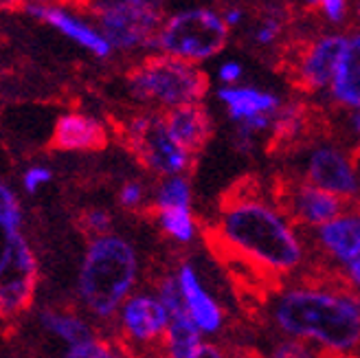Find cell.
Segmentation results:
<instances>
[{
  "mask_svg": "<svg viewBox=\"0 0 360 358\" xmlns=\"http://www.w3.org/2000/svg\"><path fill=\"white\" fill-rule=\"evenodd\" d=\"M205 234L215 253L275 286L308 264L301 231L288 220L273 193L255 181L229 189Z\"/></svg>",
  "mask_w": 360,
  "mask_h": 358,
  "instance_id": "6da1fadb",
  "label": "cell"
},
{
  "mask_svg": "<svg viewBox=\"0 0 360 358\" xmlns=\"http://www.w3.org/2000/svg\"><path fill=\"white\" fill-rule=\"evenodd\" d=\"M266 314L283 338L310 345L328 358L360 352V297L338 273L323 266L319 273L270 290Z\"/></svg>",
  "mask_w": 360,
  "mask_h": 358,
  "instance_id": "7a4b0ae2",
  "label": "cell"
},
{
  "mask_svg": "<svg viewBox=\"0 0 360 358\" xmlns=\"http://www.w3.org/2000/svg\"><path fill=\"white\" fill-rule=\"evenodd\" d=\"M143 286V257L136 242L112 231L90 238L75 275V306L105 332L117 310Z\"/></svg>",
  "mask_w": 360,
  "mask_h": 358,
  "instance_id": "3957f363",
  "label": "cell"
},
{
  "mask_svg": "<svg viewBox=\"0 0 360 358\" xmlns=\"http://www.w3.org/2000/svg\"><path fill=\"white\" fill-rule=\"evenodd\" d=\"M125 88L141 110L165 115L183 106L202 103L209 77L200 66L154 53L130 70Z\"/></svg>",
  "mask_w": 360,
  "mask_h": 358,
  "instance_id": "277c9868",
  "label": "cell"
},
{
  "mask_svg": "<svg viewBox=\"0 0 360 358\" xmlns=\"http://www.w3.org/2000/svg\"><path fill=\"white\" fill-rule=\"evenodd\" d=\"M231 29L213 7H187L165 15L154 51L180 62L200 66L226 49Z\"/></svg>",
  "mask_w": 360,
  "mask_h": 358,
  "instance_id": "5b68a950",
  "label": "cell"
},
{
  "mask_svg": "<svg viewBox=\"0 0 360 358\" xmlns=\"http://www.w3.org/2000/svg\"><path fill=\"white\" fill-rule=\"evenodd\" d=\"M121 141L154 181L167 176H189L195 156L172 136L160 113L139 110L121 123Z\"/></svg>",
  "mask_w": 360,
  "mask_h": 358,
  "instance_id": "8992f818",
  "label": "cell"
},
{
  "mask_svg": "<svg viewBox=\"0 0 360 358\" xmlns=\"http://www.w3.org/2000/svg\"><path fill=\"white\" fill-rule=\"evenodd\" d=\"M169 328V312L152 286H141L117 310L108 334L130 358H160Z\"/></svg>",
  "mask_w": 360,
  "mask_h": 358,
  "instance_id": "52a82bcc",
  "label": "cell"
},
{
  "mask_svg": "<svg viewBox=\"0 0 360 358\" xmlns=\"http://www.w3.org/2000/svg\"><path fill=\"white\" fill-rule=\"evenodd\" d=\"M40 262L25 234L0 240V319L18 324L38 299Z\"/></svg>",
  "mask_w": 360,
  "mask_h": 358,
  "instance_id": "ba28073f",
  "label": "cell"
},
{
  "mask_svg": "<svg viewBox=\"0 0 360 358\" xmlns=\"http://www.w3.org/2000/svg\"><path fill=\"white\" fill-rule=\"evenodd\" d=\"M93 15L112 51H154L158 29L165 20L163 7L130 0H97Z\"/></svg>",
  "mask_w": 360,
  "mask_h": 358,
  "instance_id": "9c48e42d",
  "label": "cell"
},
{
  "mask_svg": "<svg viewBox=\"0 0 360 358\" xmlns=\"http://www.w3.org/2000/svg\"><path fill=\"white\" fill-rule=\"evenodd\" d=\"M358 163L360 160L352 148H345L330 139H321L301 150L299 167L292 176L303 178L305 183L330 191L347 203H354L360 196Z\"/></svg>",
  "mask_w": 360,
  "mask_h": 358,
  "instance_id": "30bf717a",
  "label": "cell"
},
{
  "mask_svg": "<svg viewBox=\"0 0 360 358\" xmlns=\"http://www.w3.org/2000/svg\"><path fill=\"white\" fill-rule=\"evenodd\" d=\"M347 44V33L323 31L303 40L288 58V77L305 95L328 93Z\"/></svg>",
  "mask_w": 360,
  "mask_h": 358,
  "instance_id": "8fae6325",
  "label": "cell"
},
{
  "mask_svg": "<svg viewBox=\"0 0 360 358\" xmlns=\"http://www.w3.org/2000/svg\"><path fill=\"white\" fill-rule=\"evenodd\" d=\"M270 193L288 220L299 231H314L340 216L349 207L347 200L305 183L303 178L292 174L277 178L270 187Z\"/></svg>",
  "mask_w": 360,
  "mask_h": 358,
  "instance_id": "7c38bea8",
  "label": "cell"
},
{
  "mask_svg": "<svg viewBox=\"0 0 360 358\" xmlns=\"http://www.w3.org/2000/svg\"><path fill=\"white\" fill-rule=\"evenodd\" d=\"M215 97H218L226 117L236 123L238 130H246L250 134H255L257 139L262 134L273 132L277 113L283 106L277 93L264 91V88L250 84L220 86L215 91Z\"/></svg>",
  "mask_w": 360,
  "mask_h": 358,
  "instance_id": "4fadbf2b",
  "label": "cell"
},
{
  "mask_svg": "<svg viewBox=\"0 0 360 358\" xmlns=\"http://www.w3.org/2000/svg\"><path fill=\"white\" fill-rule=\"evenodd\" d=\"M305 244L321 257V266L334 273L360 262V200L349 203V207L328 224L310 231V240H305Z\"/></svg>",
  "mask_w": 360,
  "mask_h": 358,
  "instance_id": "5bb4252c",
  "label": "cell"
},
{
  "mask_svg": "<svg viewBox=\"0 0 360 358\" xmlns=\"http://www.w3.org/2000/svg\"><path fill=\"white\" fill-rule=\"evenodd\" d=\"M174 277L183 299V308L202 338L220 336L226 328V310L205 283L200 271L191 260H180L174 268Z\"/></svg>",
  "mask_w": 360,
  "mask_h": 358,
  "instance_id": "9a60e30c",
  "label": "cell"
},
{
  "mask_svg": "<svg viewBox=\"0 0 360 358\" xmlns=\"http://www.w3.org/2000/svg\"><path fill=\"white\" fill-rule=\"evenodd\" d=\"M27 317H31V326L35 328V332H40L42 338H46L51 345H56L53 354H58L66 347H73L77 343H84L88 338L103 332L77 306L44 303V306H33Z\"/></svg>",
  "mask_w": 360,
  "mask_h": 358,
  "instance_id": "2e32d148",
  "label": "cell"
},
{
  "mask_svg": "<svg viewBox=\"0 0 360 358\" xmlns=\"http://www.w3.org/2000/svg\"><path fill=\"white\" fill-rule=\"evenodd\" d=\"M108 125L86 110H66L56 119L51 132V146L66 154H90L108 146Z\"/></svg>",
  "mask_w": 360,
  "mask_h": 358,
  "instance_id": "e0dca14e",
  "label": "cell"
},
{
  "mask_svg": "<svg viewBox=\"0 0 360 358\" xmlns=\"http://www.w3.org/2000/svg\"><path fill=\"white\" fill-rule=\"evenodd\" d=\"M31 15L40 18L42 23L60 31L66 40L75 42L84 51H88L90 56H95L99 60H105L112 56V46L103 38V33L97 29L95 23H88L84 18H79L75 11H70L62 5H46V7H29L27 9Z\"/></svg>",
  "mask_w": 360,
  "mask_h": 358,
  "instance_id": "ac0fdd59",
  "label": "cell"
},
{
  "mask_svg": "<svg viewBox=\"0 0 360 358\" xmlns=\"http://www.w3.org/2000/svg\"><path fill=\"white\" fill-rule=\"evenodd\" d=\"M328 97L340 110H360V27L347 33V44L340 56Z\"/></svg>",
  "mask_w": 360,
  "mask_h": 358,
  "instance_id": "d6986e66",
  "label": "cell"
},
{
  "mask_svg": "<svg viewBox=\"0 0 360 358\" xmlns=\"http://www.w3.org/2000/svg\"><path fill=\"white\" fill-rule=\"evenodd\" d=\"M172 136L189 154L198 156L213 136V119L205 103H191L163 115Z\"/></svg>",
  "mask_w": 360,
  "mask_h": 358,
  "instance_id": "ffe728a7",
  "label": "cell"
},
{
  "mask_svg": "<svg viewBox=\"0 0 360 358\" xmlns=\"http://www.w3.org/2000/svg\"><path fill=\"white\" fill-rule=\"evenodd\" d=\"M152 222L160 238L174 246H191L200 240L205 226L198 220L193 207H167V209H152Z\"/></svg>",
  "mask_w": 360,
  "mask_h": 358,
  "instance_id": "44dd1931",
  "label": "cell"
},
{
  "mask_svg": "<svg viewBox=\"0 0 360 358\" xmlns=\"http://www.w3.org/2000/svg\"><path fill=\"white\" fill-rule=\"evenodd\" d=\"M202 341H205L202 334L195 330L185 310L176 312L169 317V328L165 334L160 358H189Z\"/></svg>",
  "mask_w": 360,
  "mask_h": 358,
  "instance_id": "7402d4cb",
  "label": "cell"
},
{
  "mask_svg": "<svg viewBox=\"0 0 360 358\" xmlns=\"http://www.w3.org/2000/svg\"><path fill=\"white\" fill-rule=\"evenodd\" d=\"M193 207V185L189 176H167L152 183V209Z\"/></svg>",
  "mask_w": 360,
  "mask_h": 358,
  "instance_id": "603a6c76",
  "label": "cell"
},
{
  "mask_svg": "<svg viewBox=\"0 0 360 358\" xmlns=\"http://www.w3.org/2000/svg\"><path fill=\"white\" fill-rule=\"evenodd\" d=\"M27 213L20 196L5 178H0V238L25 234Z\"/></svg>",
  "mask_w": 360,
  "mask_h": 358,
  "instance_id": "cb8c5ba5",
  "label": "cell"
},
{
  "mask_svg": "<svg viewBox=\"0 0 360 358\" xmlns=\"http://www.w3.org/2000/svg\"><path fill=\"white\" fill-rule=\"evenodd\" d=\"M117 205L119 209L141 216V213H150L152 205V183L146 176H132L117 187Z\"/></svg>",
  "mask_w": 360,
  "mask_h": 358,
  "instance_id": "d4e9b609",
  "label": "cell"
},
{
  "mask_svg": "<svg viewBox=\"0 0 360 358\" xmlns=\"http://www.w3.org/2000/svg\"><path fill=\"white\" fill-rule=\"evenodd\" d=\"M49 358H130L108 332H99L84 343L66 347Z\"/></svg>",
  "mask_w": 360,
  "mask_h": 358,
  "instance_id": "484cf974",
  "label": "cell"
},
{
  "mask_svg": "<svg viewBox=\"0 0 360 358\" xmlns=\"http://www.w3.org/2000/svg\"><path fill=\"white\" fill-rule=\"evenodd\" d=\"M285 33V13L270 9L259 15V20L250 29V40L259 49H273Z\"/></svg>",
  "mask_w": 360,
  "mask_h": 358,
  "instance_id": "4316f807",
  "label": "cell"
},
{
  "mask_svg": "<svg viewBox=\"0 0 360 358\" xmlns=\"http://www.w3.org/2000/svg\"><path fill=\"white\" fill-rule=\"evenodd\" d=\"M79 229L84 231V236L88 240L112 234V231L117 229L115 213L108 207H101V205L88 207V209L82 211V216H79Z\"/></svg>",
  "mask_w": 360,
  "mask_h": 358,
  "instance_id": "83f0119b",
  "label": "cell"
},
{
  "mask_svg": "<svg viewBox=\"0 0 360 358\" xmlns=\"http://www.w3.org/2000/svg\"><path fill=\"white\" fill-rule=\"evenodd\" d=\"M53 176H56V172H53L51 165H46V163H31L20 174V189L27 196H38L42 189H46L53 183Z\"/></svg>",
  "mask_w": 360,
  "mask_h": 358,
  "instance_id": "f1b7e54d",
  "label": "cell"
},
{
  "mask_svg": "<svg viewBox=\"0 0 360 358\" xmlns=\"http://www.w3.org/2000/svg\"><path fill=\"white\" fill-rule=\"evenodd\" d=\"M316 11L321 13V18L332 27H343L349 15L354 11L352 0H321Z\"/></svg>",
  "mask_w": 360,
  "mask_h": 358,
  "instance_id": "f546056e",
  "label": "cell"
},
{
  "mask_svg": "<svg viewBox=\"0 0 360 358\" xmlns=\"http://www.w3.org/2000/svg\"><path fill=\"white\" fill-rule=\"evenodd\" d=\"M264 358H328V356H323L321 352H316L310 345H303L299 341H288V338H283V341L279 345H275V350Z\"/></svg>",
  "mask_w": 360,
  "mask_h": 358,
  "instance_id": "4dcf8cb0",
  "label": "cell"
},
{
  "mask_svg": "<svg viewBox=\"0 0 360 358\" xmlns=\"http://www.w3.org/2000/svg\"><path fill=\"white\" fill-rule=\"evenodd\" d=\"M189 358H246V356L242 352H236L229 345H222L218 341H207L205 338Z\"/></svg>",
  "mask_w": 360,
  "mask_h": 358,
  "instance_id": "1f68e13d",
  "label": "cell"
},
{
  "mask_svg": "<svg viewBox=\"0 0 360 358\" xmlns=\"http://www.w3.org/2000/svg\"><path fill=\"white\" fill-rule=\"evenodd\" d=\"M244 77V66L238 60H224L215 68V79L220 82V86H238L242 84Z\"/></svg>",
  "mask_w": 360,
  "mask_h": 358,
  "instance_id": "d6a6232c",
  "label": "cell"
},
{
  "mask_svg": "<svg viewBox=\"0 0 360 358\" xmlns=\"http://www.w3.org/2000/svg\"><path fill=\"white\" fill-rule=\"evenodd\" d=\"M222 20H224V25L233 31V29H238L244 20H246V11L240 7V5H229V7H224L222 11Z\"/></svg>",
  "mask_w": 360,
  "mask_h": 358,
  "instance_id": "836d02e7",
  "label": "cell"
},
{
  "mask_svg": "<svg viewBox=\"0 0 360 358\" xmlns=\"http://www.w3.org/2000/svg\"><path fill=\"white\" fill-rule=\"evenodd\" d=\"M338 275L343 277V281L360 297V262L349 264L347 268H343V271H338Z\"/></svg>",
  "mask_w": 360,
  "mask_h": 358,
  "instance_id": "e575fe53",
  "label": "cell"
},
{
  "mask_svg": "<svg viewBox=\"0 0 360 358\" xmlns=\"http://www.w3.org/2000/svg\"><path fill=\"white\" fill-rule=\"evenodd\" d=\"M349 132L354 136V154L360 160V110L358 113H349Z\"/></svg>",
  "mask_w": 360,
  "mask_h": 358,
  "instance_id": "d590c367",
  "label": "cell"
},
{
  "mask_svg": "<svg viewBox=\"0 0 360 358\" xmlns=\"http://www.w3.org/2000/svg\"><path fill=\"white\" fill-rule=\"evenodd\" d=\"M7 5H20L25 9L29 7H46V5H58L60 0H3Z\"/></svg>",
  "mask_w": 360,
  "mask_h": 358,
  "instance_id": "8d00e7d4",
  "label": "cell"
},
{
  "mask_svg": "<svg viewBox=\"0 0 360 358\" xmlns=\"http://www.w3.org/2000/svg\"><path fill=\"white\" fill-rule=\"evenodd\" d=\"M295 5H299L301 9H316L321 0H292Z\"/></svg>",
  "mask_w": 360,
  "mask_h": 358,
  "instance_id": "74e56055",
  "label": "cell"
},
{
  "mask_svg": "<svg viewBox=\"0 0 360 358\" xmlns=\"http://www.w3.org/2000/svg\"><path fill=\"white\" fill-rule=\"evenodd\" d=\"M130 3H136V5H156V7H163V0H130Z\"/></svg>",
  "mask_w": 360,
  "mask_h": 358,
  "instance_id": "f35d334b",
  "label": "cell"
},
{
  "mask_svg": "<svg viewBox=\"0 0 360 358\" xmlns=\"http://www.w3.org/2000/svg\"><path fill=\"white\" fill-rule=\"evenodd\" d=\"M354 15H356L358 27H360V0H356V5H354Z\"/></svg>",
  "mask_w": 360,
  "mask_h": 358,
  "instance_id": "ab89813d",
  "label": "cell"
},
{
  "mask_svg": "<svg viewBox=\"0 0 360 358\" xmlns=\"http://www.w3.org/2000/svg\"><path fill=\"white\" fill-rule=\"evenodd\" d=\"M5 326H7V324H5L3 319H0V336H3V330H5Z\"/></svg>",
  "mask_w": 360,
  "mask_h": 358,
  "instance_id": "60d3db41",
  "label": "cell"
},
{
  "mask_svg": "<svg viewBox=\"0 0 360 358\" xmlns=\"http://www.w3.org/2000/svg\"><path fill=\"white\" fill-rule=\"evenodd\" d=\"M343 358H360L358 354H354V356H343Z\"/></svg>",
  "mask_w": 360,
  "mask_h": 358,
  "instance_id": "b9f144b4",
  "label": "cell"
},
{
  "mask_svg": "<svg viewBox=\"0 0 360 358\" xmlns=\"http://www.w3.org/2000/svg\"><path fill=\"white\" fill-rule=\"evenodd\" d=\"M0 358H20V356H0Z\"/></svg>",
  "mask_w": 360,
  "mask_h": 358,
  "instance_id": "7bdbcfd3",
  "label": "cell"
}]
</instances>
